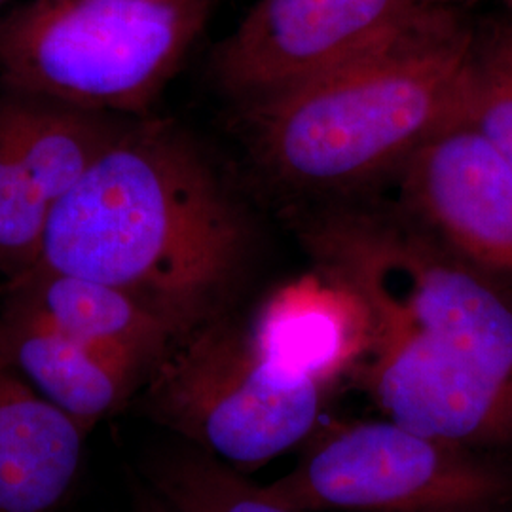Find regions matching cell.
I'll return each mask as SVG.
<instances>
[{"instance_id": "obj_1", "label": "cell", "mask_w": 512, "mask_h": 512, "mask_svg": "<svg viewBox=\"0 0 512 512\" xmlns=\"http://www.w3.org/2000/svg\"><path fill=\"white\" fill-rule=\"evenodd\" d=\"M247 243L202 150L171 124L139 120L50 205L35 266L118 287L184 338L220 315Z\"/></svg>"}, {"instance_id": "obj_2", "label": "cell", "mask_w": 512, "mask_h": 512, "mask_svg": "<svg viewBox=\"0 0 512 512\" xmlns=\"http://www.w3.org/2000/svg\"><path fill=\"white\" fill-rule=\"evenodd\" d=\"M475 23L425 0L374 48L243 107L256 164L306 196H344L395 177L458 116Z\"/></svg>"}, {"instance_id": "obj_3", "label": "cell", "mask_w": 512, "mask_h": 512, "mask_svg": "<svg viewBox=\"0 0 512 512\" xmlns=\"http://www.w3.org/2000/svg\"><path fill=\"white\" fill-rule=\"evenodd\" d=\"M296 234L315 270L365 311L361 357L467 366L512 387V294L395 205H329L298 215Z\"/></svg>"}, {"instance_id": "obj_4", "label": "cell", "mask_w": 512, "mask_h": 512, "mask_svg": "<svg viewBox=\"0 0 512 512\" xmlns=\"http://www.w3.org/2000/svg\"><path fill=\"white\" fill-rule=\"evenodd\" d=\"M217 0H27L0 14V90L143 116Z\"/></svg>"}, {"instance_id": "obj_5", "label": "cell", "mask_w": 512, "mask_h": 512, "mask_svg": "<svg viewBox=\"0 0 512 512\" xmlns=\"http://www.w3.org/2000/svg\"><path fill=\"white\" fill-rule=\"evenodd\" d=\"M327 389L268 359L247 327L217 315L154 368L145 406L211 458L256 469L310 437Z\"/></svg>"}, {"instance_id": "obj_6", "label": "cell", "mask_w": 512, "mask_h": 512, "mask_svg": "<svg viewBox=\"0 0 512 512\" xmlns=\"http://www.w3.org/2000/svg\"><path fill=\"white\" fill-rule=\"evenodd\" d=\"M258 492L308 512H507L512 471L385 418L323 429L293 471Z\"/></svg>"}, {"instance_id": "obj_7", "label": "cell", "mask_w": 512, "mask_h": 512, "mask_svg": "<svg viewBox=\"0 0 512 512\" xmlns=\"http://www.w3.org/2000/svg\"><path fill=\"white\" fill-rule=\"evenodd\" d=\"M425 0H256L213 55L243 107L296 88L380 44Z\"/></svg>"}, {"instance_id": "obj_8", "label": "cell", "mask_w": 512, "mask_h": 512, "mask_svg": "<svg viewBox=\"0 0 512 512\" xmlns=\"http://www.w3.org/2000/svg\"><path fill=\"white\" fill-rule=\"evenodd\" d=\"M393 179L404 217L512 294V167L473 126L452 118Z\"/></svg>"}, {"instance_id": "obj_9", "label": "cell", "mask_w": 512, "mask_h": 512, "mask_svg": "<svg viewBox=\"0 0 512 512\" xmlns=\"http://www.w3.org/2000/svg\"><path fill=\"white\" fill-rule=\"evenodd\" d=\"M6 291L74 340L128 368L143 384L183 338L135 296L88 277L33 266L10 279Z\"/></svg>"}, {"instance_id": "obj_10", "label": "cell", "mask_w": 512, "mask_h": 512, "mask_svg": "<svg viewBox=\"0 0 512 512\" xmlns=\"http://www.w3.org/2000/svg\"><path fill=\"white\" fill-rule=\"evenodd\" d=\"M0 355L86 433L143 385L8 291L0 306Z\"/></svg>"}, {"instance_id": "obj_11", "label": "cell", "mask_w": 512, "mask_h": 512, "mask_svg": "<svg viewBox=\"0 0 512 512\" xmlns=\"http://www.w3.org/2000/svg\"><path fill=\"white\" fill-rule=\"evenodd\" d=\"M86 431L0 355V512H50L78 475Z\"/></svg>"}, {"instance_id": "obj_12", "label": "cell", "mask_w": 512, "mask_h": 512, "mask_svg": "<svg viewBox=\"0 0 512 512\" xmlns=\"http://www.w3.org/2000/svg\"><path fill=\"white\" fill-rule=\"evenodd\" d=\"M247 332L277 365L330 387L359 363L366 317L348 289L315 270L264 302Z\"/></svg>"}, {"instance_id": "obj_13", "label": "cell", "mask_w": 512, "mask_h": 512, "mask_svg": "<svg viewBox=\"0 0 512 512\" xmlns=\"http://www.w3.org/2000/svg\"><path fill=\"white\" fill-rule=\"evenodd\" d=\"M114 114L0 90V147L54 203L84 179L126 126Z\"/></svg>"}, {"instance_id": "obj_14", "label": "cell", "mask_w": 512, "mask_h": 512, "mask_svg": "<svg viewBox=\"0 0 512 512\" xmlns=\"http://www.w3.org/2000/svg\"><path fill=\"white\" fill-rule=\"evenodd\" d=\"M458 116L512 167V19L475 23Z\"/></svg>"}, {"instance_id": "obj_15", "label": "cell", "mask_w": 512, "mask_h": 512, "mask_svg": "<svg viewBox=\"0 0 512 512\" xmlns=\"http://www.w3.org/2000/svg\"><path fill=\"white\" fill-rule=\"evenodd\" d=\"M156 488L175 512H308L266 499L258 486L205 452L165 461Z\"/></svg>"}, {"instance_id": "obj_16", "label": "cell", "mask_w": 512, "mask_h": 512, "mask_svg": "<svg viewBox=\"0 0 512 512\" xmlns=\"http://www.w3.org/2000/svg\"><path fill=\"white\" fill-rule=\"evenodd\" d=\"M52 203L0 147V272L8 281L38 262Z\"/></svg>"}, {"instance_id": "obj_17", "label": "cell", "mask_w": 512, "mask_h": 512, "mask_svg": "<svg viewBox=\"0 0 512 512\" xmlns=\"http://www.w3.org/2000/svg\"><path fill=\"white\" fill-rule=\"evenodd\" d=\"M137 512H175L158 494H145L139 499Z\"/></svg>"}, {"instance_id": "obj_18", "label": "cell", "mask_w": 512, "mask_h": 512, "mask_svg": "<svg viewBox=\"0 0 512 512\" xmlns=\"http://www.w3.org/2000/svg\"><path fill=\"white\" fill-rule=\"evenodd\" d=\"M503 6H507V10L512 14V0H499Z\"/></svg>"}, {"instance_id": "obj_19", "label": "cell", "mask_w": 512, "mask_h": 512, "mask_svg": "<svg viewBox=\"0 0 512 512\" xmlns=\"http://www.w3.org/2000/svg\"><path fill=\"white\" fill-rule=\"evenodd\" d=\"M6 2H8V0H0V8H2Z\"/></svg>"}]
</instances>
